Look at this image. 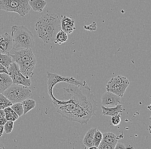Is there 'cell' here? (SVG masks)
<instances>
[{
  "label": "cell",
  "mask_w": 151,
  "mask_h": 149,
  "mask_svg": "<svg viewBox=\"0 0 151 149\" xmlns=\"http://www.w3.org/2000/svg\"><path fill=\"white\" fill-rule=\"evenodd\" d=\"M63 91L64 101L56 98L52 100L57 112L71 122L87 124L97 110V102L91 90L69 83Z\"/></svg>",
  "instance_id": "obj_1"
},
{
  "label": "cell",
  "mask_w": 151,
  "mask_h": 149,
  "mask_svg": "<svg viewBox=\"0 0 151 149\" xmlns=\"http://www.w3.org/2000/svg\"><path fill=\"white\" fill-rule=\"evenodd\" d=\"M13 48L16 50L32 48L35 44L32 33L24 25H14L11 27Z\"/></svg>",
  "instance_id": "obj_2"
},
{
  "label": "cell",
  "mask_w": 151,
  "mask_h": 149,
  "mask_svg": "<svg viewBox=\"0 0 151 149\" xmlns=\"http://www.w3.org/2000/svg\"><path fill=\"white\" fill-rule=\"evenodd\" d=\"M2 93L13 104L16 103L22 102L32 94L28 86L22 84L14 83Z\"/></svg>",
  "instance_id": "obj_3"
},
{
  "label": "cell",
  "mask_w": 151,
  "mask_h": 149,
  "mask_svg": "<svg viewBox=\"0 0 151 149\" xmlns=\"http://www.w3.org/2000/svg\"><path fill=\"white\" fill-rule=\"evenodd\" d=\"M47 77L48 78V81L47 82L48 92L50 98L52 100L55 98L53 95V88L57 83L60 82H65L77 86L85 88L87 89L91 90V89L90 88L88 85L85 81H78L73 77H63L56 73H50L48 71H47Z\"/></svg>",
  "instance_id": "obj_4"
},
{
  "label": "cell",
  "mask_w": 151,
  "mask_h": 149,
  "mask_svg": "<svg viewBox=\"0 0 151 149\" xmlns=\"http://www.w3.org/2000/svg\"><path fill=\"white\" fill-rule=\"evenodd\" d=\"M28 1L29 0H0V9L6 12H15L24 17L31 10Z\"/></svg>",
  "instance_id": "obj_5"
},
{
  "label": "cell",
  "mask_w": 151,
  "mask_h": 149,
  "mask_svg": "<svg viewBox=\"0 0 151 149\" xmlns=\"http://www.w3.org/2000/svg\"><path fill=\"white\" fill-rule=\"evenodd\" d=\"M129 85V82L126 77L119 75L113 77L106 84V90L113 92L120 97H122Z\"/></svg>",
  "instance_id": "obj_6"
},
{
  "label": "cell",
  "mask_w": 151,
  "mask_h": 149,
  "mask_svg": "<svg viewBox=\"0 0 151 149\" xmlns=\"http://www.w3.org/2000/svg\"><path fill=\"white\" fill-rule=\"evenodd\" d=\"M61 30V20L56 14H51L46 34L42 40L44 43L53 42L57 34Z\"/></svg>",
  "instance_id": "obj_7"
},
{
  "label": "cell",
  "mask_w": 151,
  "mask_h": 149,
  "mask_svg": "<svg viewBox=\"0 0 151 149\" xmlns=\"http://www.w3.org/2000/svg\"><path fill=\"white\" fill-rule=\"evenodd\" d=\"M9 75L12 79L13 83L22 84L25 86H30L32 84L31 79L24 77L20 71L19 66L13 62L7 69Z\"/></svg>",
  "instance_id": "obj_8"
},
{
  "label": "cell",
  "mask_w": 151,
  "mask_h": 149,
  "mask_svg": "<svg viewBox=\"0 0 151 149\" xmlns=\"http://www.w3.org/2000/svg\"><path fill=\"white\" fill-rule=\"evenodd\" d=\"M9 55L13 62L18 65L36 57L32 51V48L16 50L14 48L9 52Z\"/></svg>",
  "instance_id": "obj_9"
},
{
  "label": "cell",
  "mask_w": 151,
  "mask_h": 149,
  "mask_svg": "<svg viewBox=\"0 0 151 149\" xmlns=\"http://www.w3.org/2000/svg\"><path fill=\"white\" fill-rule=\"evenodd\" d=\"M50 14H46L42 15L38 19L35 26V29L39 38L42 39L46 34L49 24Z\"/></svg>",
  "instance_id": "obj_10"
},
{
  "label": "cell",
  "mask_w": 151,
  "mask_h": 149,
  "mask_svg": "<svg viewBox=\"0 0 151 149\" xmlns=\"http://www.w3.org/2000/svg\"><path fill=\"white\" fill-rule=\"evenodd\" d=\"M37 64L36 57L19 64L20 71L22 74L27 78H30L34 75L33 70Z\"/></svg>",
  "instance_id": "obj_11"
},
{
  "label": "cell",
  "mask_w": 151,
  "mask_h": 149,
  "mask_svg": "<svg viewBox=\"0 0 151 149\" xmlns=\"http://www.w3.org/2000/svg\"><path fill=\"white\" fill-rule=\"evenodd\" d=\"M120 103L121 97L110 91H106L102 96L101 104L105 107H113Z\"/></svg>",
  "instance_id": "obj_12"
},
{
  "label": "cell",
  "mask_w": 151,
  "mask_h": 149,
  "mask_svg": "<svg viewBox=\"0 0 151 149\" xmlns=\"http://www.w3.org/2000/svg\"><path fill=\"white\" fill-rule=\"evenodd\" d=\"M13 48V41L11 35L5 32L0 35V53L9 54Z\"/></svg>",
  "instance_id": "obj_13"
},
{
  "label": "cell",
  "mask_w": 151,
  "mask_h": 149,
  "mask_svg": "<svg viewBox=\"0 0 151 149\" xmlns=\"http://www.w3.org/2000/svg\"><path fill=\"white\" fill-rule=\"evenodd\" d=\"M101 108L102 114L104 116L111 117L116 115L119 113H122L124 111L122 105L120 104L113 107H105L102 105Z\"/></svg>",
  "instance_id": "obj_14"
},
{
  "label": "cell",
  "mask_w": 151,
  "mask_h": 149,
  "mask_svg": "<svg viewBox=\"0 0 151 149\" xmlns=\"http://www.w3.org/2000/svg\"><path fill=\"white\" fill-rule=\"evenodd\" d=\"M13 84L12 79L8 74L0 73V93H2Z\"/></svg>",
  "instance_id": "obj_15"
},
{
  "label": "cell",
  "mask_w": 151,
  "mask_h": 149,
  "mask_svg": "<svg viewBox=\"0 0 151 149\" xmlns=\"http://www.w3.org/2000/svg\"><path fill=\"white\" fill-rule=\"evenodd\" d=\"M97 129L96 128H91L85 135L83 140V144L86 146L85 149H88L90 147L94 146L93 142L94 134Z\"/></svg>",
  "instance_id": "obj_16"
},
{
  "label": "cell",
  "mask_w": 151,
  "mask_h": 149,
  "mask_svg": "<svg viewBox=\"0 0 151 149\" xmlns=\"http://www.w3.org/2000/svg\"><path fill=\"white\" fill-rule=\"evenodd\" d=\"M28 3L34 11L42 12L47 5V2L45 0H29Z\"/></svg>",
  "instance_id": "obj_17"
},
{
  "label": "cell",
  "mask_w": 151,
  "mask_h": 149,
  "mask_svg": "<svg viewBox=\"0 0 151 149\" xmlns=\"http://www.w3.org/2000/svg\"><path fill=\"white\" fill-rule=\"evenodd\" d=\"M103 141L113 146L115 148V146L118 142L117 137L111 132H107L103 134Z\"/></svg>",
  "instance_id": "obj_18"
},
{
  "label": "cell",
  "mask_w": 151,
  "mask_h": 149,
  "mask_svg": "<svg viewBox=\"0 0 151 149\" xmlns=\"http://www.w3.org/2000/svg\"><path fill=\"white\" fill-rule=\"evenodd\" d=\"M24 110V114H25L36 106V102L34 100L28 98L22 102Z\"/></svg>",
  "instance_id": "obj_19"
},
{
  "label": "cell",
  "mask_w": 151,
  "mask_h": 149,
  "mask_svg": "<svg viewBox=\"0 0 151 149\" xmlns=\"http://www.w3.org/2000/svg\"><path fill=\"white\" fill-rule=\"evenodd\" d=\"M4 110L5 118L6 120L15 122L19 118L18 115L10 107L4 108Z\"/></svg>",
  "instance_id": "obj_20"
},
{
  "label": "cell",
  "mask_w": 151,
  "mask_h": 149,
  "mask_svg": "<svg viewBox=\"0 0 151 149\" xmlns=\"http://www.w3.org/2000/svg\"><path fill=\"white\" fill-rule=\"evenodd\" d=\"M68 34L61 29L55 36V39L54 41L55 43H58L59 44L65 43L68 40Z\"/></svg>",
  "instance_id": "obj_21"
},
{
  "label": "cell",
  "mask_w": 151,
  "mask_h": 149,
  "mask_svg": "<svg viewBox=\"0 0 151 149\" xmlns=\"http://www.w3.org/2000/svg\"><path fill=\"white\" fill-rule=\"evenodd\" d=\"M12 63L13 61L9 54L0 53V64L7 69Z\"/></svg>",
  "instance_id": "obj_22"
},
{
  "label": "cell",
  "mask_w": 151,
  "mask_h": 149,
  "mask_svg": "<svg viewBox=\"0 0 151 149\" xmlns=\"http://www.w3.org/2000/svg\"><path fill=\"white\" fill-rule=\"evenodd\" d=\"M13 104L12 103L2 94L0 93V109H4Z\"/></svg>",
  "instance_id": "obj_23"
},
{
  "label": "cell",
  "mask_w": 151,
  "mask_h": 149,
  "mask_svg": "<svg viewBox=\"0 0 151 149\" xmlns=\"http://www.w3.org/2000/svg\"><path fill=\"white\" fill-rule=\"evenodd\" d=\"M10 107L18 115L19 117H21L24 114L23 107L21 102L14 104Z\"/></svg>",
  "instance_id": "obj_24"
},
{
  "label": "cell",
  "mask_w": 151,
  "mask_h": 149,
  "mask_svg": "<svg viewBox=\"0 0 151 149\" xmlns=\"http://www.w3.org/2000/svg\"><path fill=\"white\" fill-rule=\"evenodd\" d=\"M102 139L103 134L100 130L97 129L95 131L94 134V140H93L94 146L98 148L100 142L102 140Z\"/></svg>",
  "instance_id": "obj_25"
},
{
  "label": "cell",
  "mask_w": 151,
  "mask_h": 149,
  "mask_svg": "<svg viewBox=\"0 0 151 149\" xmlns=\"http://www.w3.org/2000/svg\"><path fill=\"white\" fill-rule=\"evenodd\" d=\"M74 23H75V20L74 19L69 18L66 17L65 16L62 17L61 21V27L67 26V25L75 26Z\"/></svg>",
  "instance_id": "obj_26"
},
{
  "label": "cell",
  "mask_w": 151,
  "mask_h": 149,
  "mask_svg": "<svg viewBox=\"0 0 151 149\" xmlns=\"http://www.w3.org/2000/svg\"><path fill=\"white\" fill-rule=\"evenodd\" d=\"M14 122L7 121L4 125V131L6 134H9L12 132L14 128Z\"/></svg>",
  "instance_id": "obj_27"
},
{
  "label": "cell",
  "mask_w": 151,
  "mask_h": 149,
  "mask_svg": "<svg viewBox=\"0 0 151 149\" xmlns=\"http://www.w3.org/2000/svg\"><path fill=\"white\" fill-rule=\"evenodd\" d=\"M121 121V116L119 114L112 117L111 122L112 124L115 126L119 125Z\"/></svg>",
  "instance_id": "obj_28"
},
{
  "label": "cell",
  "mask_w": 151,
  "mask_h": 149,
  "mask_svg": "<svg viewBox=\"0 0 151 149\" xmlns=\"http://www.w3.org/2000/svg\"><path fill=\"white\" fill-rule=\"evenodd\" d=\"M98 149H114L113 146L106 144L105 142L101 140L99 146L98 147Z\"/></svg>",
  "instance_id": "obj_29"
},
{
  "label": "cell",
  "mask_w": 151,
  "mask_h": 149,
  "mask_svg": "<svg viewBox=\"0 0 151 149\" xmlns=\"http://www.w3.org/2000/svg\"><path fill=\"white\" fill-rule=\"evenodd\" d=\"M85 29L86 30H90V31H93L96 30L97 29V27L96 26V23L95 22H93L92 24H90V25H88V26H86L85 28Z\"/></svg>",
  "instance_id": "obj_30"
},
{
  "label": "cell",
  "mask_w": 151,
  "mask_h": 149,
  "mask_svg": "<svg viewBox=\"0 0 151 149\" xmlns=\"http://www.w3.org/2000/svg\"><path fill=\"white\" fill-rule=\"evenodd\" d=\"M126 148L125 147V145L122 143H117L116 144V146L115 147L114 149H126Z\"/></svg>",
  "instance_id": "obj_31"
},
{
  "label": "cell",
  "mask_w": 151,
  "mask_h": 149,
  "mask_svg": "<svg viewBox=\"0 0 151 149\" xmlns=\"http://www.w3.org/2000/svg\"><path fill=\"white\" fill-rule=\"evenodd\" d=\"M4 73L9 74L7 68L4 66H3L2 64H0V73Z\"/></svg>",
  "instance_id": "obj_32"
},
{
  "label": "cell",
  "mask_w": 151,
  "mask_h": 149,
  "mask_svg": "<svg viewBox=\"0 0 151 149\" xmlns=\"http://www.w3.org/2000/svg\"><path fill=\"white\" fill-rule=\"evenodd\" d=\"M5 118V114L4 109H0V119Z\"/></svg>",
  "instance_id": "obj_33"
},
{
  "label": "cell",
  "mask_w": 151,
  "mask_h": 149,
  "mask_svg": "<svg viewBox=\"0 0 151 149\" xmlns=\"http://www.w3.org/2000/svg\"><path fill=\"white\" fill-rule=\"evenodd\" d=\"M4 132V125H0V137L2 136Z\"/></svg>",
  "instance_id": "obj_34"
},
{
  "label": "cell",
  "mask_w": 151,
  "mask_h": 149,
  "mask_svg": "<svg viewBox=\"0 0 151 149\" xmlns=\"http://www.w3.org/2000/svg\"><path fill=\"white\" fill-rule=\"evenodd\" d=\"M6 121H7V120H6L5 118L1 119H0V125H4Z\"/></svg>",
  "instance_id": "obj_35"
},
{
  "label": "cell",
  "mask_w": 151,
  "mask_h": 149,
  "mask_svg": "<svg viewBox=\"0 0 151 149\" xmlns=\"http://www.w3.org/2000/svg\"><path fill=\"white\" fill-rule=\"evenodd\" d=\"M0 149H4V147L3 145L2 144H1V143H0Z\"/></svg>",
  "instance_id": "obj_36"
},
{
  "label": "cell",
  "mask_w": 151,
  "mask_h": 149,
  "mask_svg": "<svg viewBox=\"0 0 151 149\" xmlns=\"http://www.w3.org/2000/svg\"><path fill=\"white\" fill-rule=\"evenodd\" d=\"M98 149V148H97V147H95V146H92V147H90V148H89L88 149Z\"/></svg>",
  "instance_id": "obj_37"
}]
</instances>
